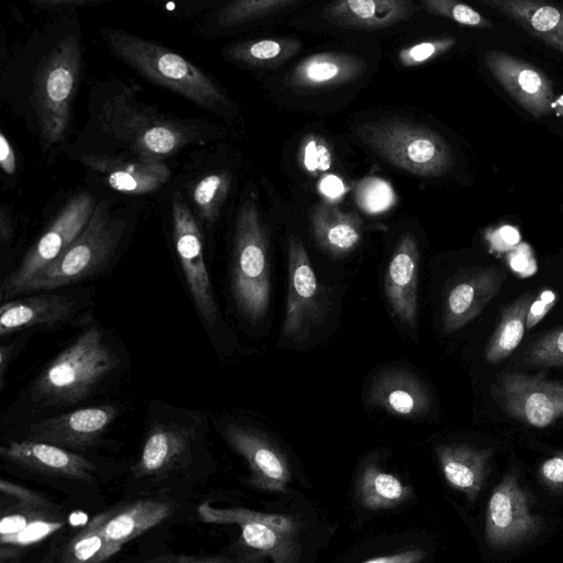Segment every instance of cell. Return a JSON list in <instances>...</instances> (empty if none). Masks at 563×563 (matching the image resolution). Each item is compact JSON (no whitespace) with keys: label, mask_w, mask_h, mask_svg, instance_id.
<instances>
[{"label":"cell","mask_w":563,"mask_h":563,"mask_svg":"<svg viewBox=\"0 0 563 563\" xmlns=\"http://www.w3.org/2000/svg\"><path fill=\"white\" fill-rule=\"evenodd\" d=\"M0 165L7 175L14 174L16 169L13 148L2 132L0 134Z\"/></svg>","instance_id":"f907efd6"},{"label":"cell","mask_w":563,"mask_h":563,"mask_svg":"<svg viewBox=\"0 0 563 563\" xmlns=\"http://www.w3.org/2000/svg\"><path fill=\"white\" fill-rule=\"evenodd\" d=\"M3 460L32 472L91 483L96 466L84 455L60 446L33 441H9L0 448Z\"/></svg>","instance_id":"ac0fdd59"},{"label":"cell","mask_w":563,"mask_h":563,"mask_svg":"<svg viewBox=\"0 0 563 563\" xmlns=\"http://www.w3.org/2000/svg\"><path fill=\"white\" fill-rule=\"evenodd\" d=\"M358 206L369 213L382 212L394 201L391 187L376 177L364 179L355 191Z\"/></svg>","instance_id":"f35d334b"},{"label":"cell","mask_w":563,"mask_h":563,"mask_svg":"<svg viewBox=\"0 0 563 563\" xmlns=\"http://www.w3.org/2000/svg\"><path fill=\"white\" fill-rule=\"evenodd\" d=\"M108 114L114 132L146 162H161L197 135L190 125L140 112L114 99L108 106Z\"/></svg>","instance_id":"30bf717a"},{"label":"cell","mask_w":563,"mask_h":563,"mask_svg":"<svg viewBox=\"0 0 563 563\" xmlns=\"http://www.w3.org/2000/svg\"><path fill=\"white\" fill-rule=\"evenodd\" d=\"M300 0H239L229 3L219 14L223 26H235L296 4Z\"/></svg>","instance_id":"e575fe53"},{"label":"cell","mask_w":563,"mask_h":563,"mask_svg":"<svg viewBox=\"0 0 563 563\" xmlns=\"http://www.w3.org/2000/svg\"><path fill=\"white\" fill-rule=\"evenodd\" d=\"M205 418L165 406L148 420L139 459L131 468L136 478L158 477L185 466L203 435Z\"/></svg>","instance_id":"52a82bcc"},{"label":"cell","mask_w":563,"mask_h":563,"mask_svg":"<svg viewBox=\"0 0 563 563\" xmlns=\"http://www.w3.org/2000/svg\"><path fill=\"white\" fill-rule=\"evenodd\" d=\"M13 298L1 306L0 336L38 325L55 324L75 311V301L65 294L33 292Z\"/></svg>","instance_id":"603a6c76"},{"label":"cell","mask_w":563,"mask_h":563,"mask_svg":"<svg viewBox=\"0 0 563 563\" xmlns=\"http://www.w3.org/2000/svg\"><path fill=\"white\" fill-rule=\"evenodd\" d=\"M302 164L310 172L325 170L331 166V154L325 144L310 136L301 150Z\"/></svg>","instance_id":"b9f144b4"},{"label":"cell","mask_w":563,"mask_h":563,"mask_svg":"<svg viewBox=\"0 0 563 563\" xmlns=\"http://www.w3.org/2000/svg\"><path fill=\"white\" fill-rule=\"evenodd\" d=\"M89 194L74 196L2 283L1 298H15L22 287L51 264L84 230L96 208Z\"/></svg>","instance_id":"9c48e42d"},{"label":"cell","mask_w":563,"mask_h":563,"mask_svg":"<svg viewBox=\"0 0 563 563\" xmlns=\"http://www.w3.org/2000/svg\"><path fill=\"white\" fill-rule=\"evenodd\" d=\"M90 168L104 175L108 185L125 194H148L161 188L169 178V169L162 162L122 161L107 155L81 158Z\"/></svg>","instance_id":"484cf974"},{"label":"cell","mask_w":563,"mask_h":563,"mask_svg":"<svg viewBox=\"0 0 563 563\" xmlns=\"http://www.w3.org/2000/svg\"><path fill=\"white\" fill-rule=\"evenodd\" d=\"M231 290L245 320L257 323L265 317L271 300L268 239L254 195L245 198L236 216Z\"/></svg>","instance_id":"3957f363"},{"label":"cell","mask_w":563,"mask_h":563,"mask_svg":"<svg viewBox=\"0 0 563 563\" xmlns=\"http://www.w3.org/2000/svg\"><path fill=\"white\" fill-rule=\"evenodd\" d=\"M225 442L246 461L250 483L262 490L285 494L291 479L284 452L261 431L238 423L222 427Z\"/></svg>","instance_id":"9a60e30c"},{"label":"cell","mask_w":563,"mask_h":563,"mask_svg":"<svg viewBox=\"0 0 563 563\" xmlns=\"http://www.w3.org/2000/svg\"><path fill=\"white\" fill-rule=\"evenodd\" d=\"M493 395L511 418L534 428H547L563 417V384L543 375L506 373Z\"/></svg>","instance_id":"7c38bea8"},{"label":"cell","mask_w":563,"mask_h":563,"mask_svg":"<svg viewBox=\"0 0 563 563\" xmlns=\"http://www.w3.org/2000/svg\"><path fill=\"white\" fill-rule=\"evenodd\" d=\"M63 518L56 511L46 514L31 521L19 533L1 538V556L16 553L19 547L30 545L51 536L63 526Z\"/></svg>","instance_id":"8d00e7d4"},{"label":"cell","mask_w":563,"mask_h":563,"mask_svg":"<svg viewBox=\"0 0 563 563\" xmlns=\"http://www.w3.org/2000/svg\"><path fill=\"white\" fill-rule=\"evenodd\" d=\"M230 186L231 175L228 172L211 173L196 184L192 199L199 217L207 224H212L218 218Z\"/></svg>","instance_id":"836d02e7"},{"label":"cell","mask_w":563,"mask_h":563,"mask_svg":"<svg viewBox=\"0 0 563 563\" xmlns=\"http://www.w3.org/2000/svg\"><path fill=\"white\" fill-rule=\"evenodd\" d=\"M141 563H235L224 556H201L187 554H161L142 561Z\"/></svg>","instance_id":"bcb514c9"},{"label":"cell","mask_w":563,"mask_h":563,"mask_svg":"<svg viewBox=\"0 0 563 563\" xmlns=\"http://www.w3.org/2000/svg\"><path fill=\"white\" fill-rule=\"evenodd\" d=\"M115 405L80 408L43 419L29 428V440L45 442L69 451H82L95 445L117 419Z\"/></svg>","instance_id":"2e32d148"},{"label":"cell","mask_w":563,"mask_h":563,"mask_svg":"<svg viewBox=\"0 0 563 563\" xmlns=\"http://www.w3.org/2000/svg\"><path fill=\"white\" fill-rule=\"evenodd\" d=\"M556 295L551 290H544L529 307L527 314V329L533 328L548 313L555 302Z\"/></svg>","instance_id":"f6af8a7d"},{"label":"cell","mask_w":563,"mask_h":563,"mask_svg":"<svg viewBox=\"0 0 563 563\" xmlns=\"http://www.w3.org/2000/svg\"><path fill=\"white\" fill-rule=\"evenodd\" d=\"M505 278L504 271L488 266L455 284L443 305V331L455 332L475 319L500 290Z\"/></svg>","instance_id":"44dd1931"},{"label":"cell","mask_w":563,"mask_h":563,"mask_svg":"<svg viewBox=\"0 0 563 563\" xmlns=\"http://www.w3.org/2000/svg\"><path fill=\"white\" fill-rule=\"evenodd\" d=\"M529 504V495L520 486L517 474H506L488 501L485 532L490 547L511 548L541 532L542 518L531 512Z\"/></svg>","instance_id":"5bb4252c"},{"label":"cell","mask_w":563,"mask_h":563,"mask_svg":"<svg viewBox=\"0 0 563 563\" xmlns=\"http://www.w3.org/2000/svg\"><path fill=\"white\" fill-rule=\"evenodd\" d=\"M0 490L1 495L12 499L14 505L36 508L53 507L43 495L4 478L0 482Z\"/></svg>","instance_id":"60d3db41"},{"label":"cell","mask_w":563,"mask_h":563,"mask_svg":"<svg viewBox=\"0 0 563 563\" xmlns=\"http://www.w3.org/2000/svg\"><path fill=\"white\" fill-rule=\"evenodd\" d=\"M532 36L563 54V7L539 0H482Z\"/></svg>","instance_id":"d4e9b609"},{"label":"cell","mask_w":563,"mask_h":563,"mask_svg":"<svg viewBox=\"0 0 563 563\" xmlns=\"http://www.w3.org/2000/svg\"><path fill=\"white\" fill-rule=\"evenodd\" d=\"M13 344H7L0 346V382L3 385L7 366L13 355Z\"/></svg>","instance_id":"f5cc1de1"},{"label":"cell","mask_w":563,"mask_h":563,"mask_svg":"<svg viewBox=\"0 0 563 563\" xmlns=\"http://www.w3.org/2000/svg\"><path fill=\"white\" fill-rule=\"evenodd\" d=\"M125 228V221L111 214L107 205L100 202L79 235L36 273L19 295L49 291L97 274L118 250Z\"/></svg>","instance_id":"277c9868"},{"label":"cell","mask_w":563,"mask_h":563,"mask_svg":"<svg viewBox=\"0 0 563 563\" xmlns=\"http://www.w3.org/2000/svg\"><path fill=\"white\" fill-rule=\"evenodd\" d=\"M80 71V46L76 36L59 41L40 62L33 78L32 100L41 144L48 148L60 141L69 125L70 106Z\"/></svg>","instance_id":"8992f818"},{"label":"cell","mask_w":563,"mask_h":563,"mask_svg":"<svg viewBox=\"0 0 563 563\" xmlns=\"http://www.w3.org/2000/svg\"><path fill=\"white\" fill-rule=\"evenodd\" d=\"M454 45L455 40L451 36L419 42L402 48L398 54V59L405 67L418 66L444 54Z\"/></svg>","instance_id":"ab89813d"},{"label":"cell","mask_w":563,"mask_h":563,"mask_svg":"<svg viewBox=\"0 0 563 563\" xmlns=\"http://www.w3.org/2000/svg\"><path fill=\"white\" fill-rule=\"evenodd\" d=\"M533 300L534 295L531 291L525 292L503 311L484 353L488 363L494 364L506 358L520 344L525 334L528 310Z\"/></svg>","instance_id":"4dcf8cb0"},{"label":"cell","mask_w":563,"mask_h":563,"mask_svg":"<svg viewBox=\"0 0 563 563\" xmlns=\"http://www.w3.org/2000/svg\"><path fill=\"white\" fill-rule=\"evenodd\" d=\"M175 511L172 501L159 498L140 499L114 510H108L102 532L118 553L129 541L166 520Z\"/></svg>","instance_id":"4316f807"},{"label":"cell","mask_w":563,"mask_h":563,"mask_svg":"<svg viewBox=\"0 0 563 563\" xmlns=\"http://www.w3.org/2000/svg\"><path fill=\"white\" fill-rule=\"evenodd\" d=\"M199 518L211 525H238L243 542L273 563H296L299 555L297 521L285 515L264 514L246 508H218L210 503L197 507Z\"/></svg>","instance_id":"ba28073f"},{"label":"cell","mask_w":563,"mask_h":563,"mask_svg":"<svg viewBox=\"0 0 563 563\" xmlns=\"http://www.w3.org/2000/svg\"><path fill=\"white\" fill-rule=\"evenodd\" d=\"M108 511L93 516L65 545L58 563H104L117 552L109 545L102 525Z\"/></svg>","instance_id":"1f68e13d"},{"label":"cell","mask_w":563,"mask_h":563,"mask_svg":"<svg viewBox=\"0 0 563 563\" xmlns=\"http://www.w3.org/2000/svg\"><path fill=\"white\" fill-rule=\"evenodd\" d=\"M172 219L176 252L187 288L201 318L212 327L218 321L219 310L205 261L202 235L179 192H175L173 198Z\"/></svg>","instance_id":"4fadbf2b"},{"label":"cell","mask_w":563,"mask_h":563,"mask_svg":"<svg viewBox=\"0 0 563 563\" xmlns=\"http://www.w3.org/2000/svg\"><path fill=\"white\" fill-rule=\"evenodd\" d=\"M426 553L420 549H410L389 555L369 559L363 563H420Z\"/></svg>","instance_id":"c3c4849f"},{"label":"cell","mask_w":563,"mask_h":563,"mask_svg":"<svg viewBox=\"0 0 563 563\" xmlns=\"http://www.w3.org/2000/svg\"><path fill=\"white\" fill-rule=\"evenodd\" d=\"M435 453L446 482L470 501L475 500L487 475L492 450L454 443L437 446Z\"/></svg>","instance_id":"83f0119b"},{"label":"cell","mask_w":563,"mask_h":563,"mask_svg":"<svg viewBox=\"0 0 563 563\" xmlns=\"http://www.w3.org/2000/svg\"><path fill=\"white\" fill-rule=\"evenodd\" d=\"M532 366H563V325L536 339L521 354Z\"/></svg>","instance_id":"d590c367"},{"label":"cell","mask_w":563,"mask_h":563,"mask_svg":"<svg viewBox=\"0 0 563 563\" xmlns=\"http://www.w3.org/2000/svg\"><path fill=\"white\" fill-rule=\"evenodd\" d=\"M418 7L410 0H338L322 15L333 25L354 30H380L410 19Z\"/></svg>","instance_id":"7402d4cb"},{"label":"cell","mask_w":563,"mask_h":563,"mask_svg":"<svg viewBox=\"0 0 563 563\" xmlns=\"http://www.w3.org/2000/svg\"><path fill=\"white\" fill-rule=\"evenodd\" d=\"M419 249L415 235L404 233L389 261L385 276V295L395 316L415 329L418 312Z\"/></svg>","instance_id":"ffe728a7"},{"label":"cell","mask_w":563,"mask_h":563,"mask_svg":"<svg viewBox=\"0 0 563 563\" xmlns=\"http://www.w3.org/2000/svg\"><path fill=\"white\" fill-rule=\"evenodd\" d=\"M288 294L283 334L292 341L307 340L328 310L325 289L319 284L302 242L288 240Z\"/></svg>","instance_id":"8fae6325"},{"label":"cell","mask_w":563,"mask_h":563,"mask_svg":"<svg viewBox=\"0 0 563 563\" xmlns=\"http://www.w3.org/2000/svg\"><path fill=\"white\" fill-rule=\"evenodd\" d=\"M11 232H12V229H11L10 221L7 218L4 211L1 210V216H0V236H1L2 243H4L7 240H9V238L11 236Z\"/></svg>","instance_id":"db71d44e"},{"label":"cell","mask_w":563,"mask_h":563,"mask_svg":"<svg viewBox=\"0 0 563 563\" xmlns=\"http://www.w3.org/2000/svg\"><path fill=\"white\" fill-rule=\"evenodd\" d=\"M120 364V356L102 331L91 327L80 333L37 376L31 394L46 407L82 401Z\"/></svg>","instance_id":"6da1fadb"},{"label":"cell","mask_w":563,"mask_h":563,"mask_svg":"<svg viewBox=\"0 0 563 563\" xmlns=\"http://www.w3.org/2000/svg\"><path fill=\"white\" fill-rule=\"evenodd\" d=\"M485 65L496 81L531 115L541 118L551 111L553 86L541 69L498 49L486 52Z\"/></svg>","instance_id":"e0dca14e"},{"label":"cell","mask_w":563,"mask_h":563,"mask_svg":"<svg viewBox=\"0 0 563 563\" xmlns=\"http://www.w3.org/2000/svg\"><path fill=\"white\" fill-rule=\"evenodd\" d=\"M422 7L429 13L450 19L459 24L492 29L493 24L474 8L452 0H423Z\"/></svg>","instance_id":"74e56055"},{"label":"cell","mask_w":563,"mask_h":563,"mask_svg":"<svg viewBox=\"0 0 563 563\" xmlns=\"http://www.w3.org/2000/svg\"><path fill=\"white\" fill-rule=\"evenodd\" d=\"M540 476L552 489H563V452L547 459L541 464Z\"/></svg>","instance_id":"ee69618b"},{"label":"cell","mask_w":563,"mask_h":563,"mask_svg":"<svg viewBox=\"0 0 563 563\" xmlns=\"http://www.w3.org/2000/svg\"><path fill=\"white\" fill-rule=\"evenodd\" d=\"M34 5H38L44 8L45 10H57V9H76L84 5L97 4L98 1H87V0H62V1H52V0H43L33 2Z\"/></svg>","instance_id":"816d5d0a"},{"label":"cell","mask_w":563,"mask_h":563,"mask_svg":"<svg viewBox=\"0 0 563 563\" xmlns=\"http://www.w3.org/2000/svg\"><path fill=\"white\" fill-rule=\"evenodd\" d=\"M101 34L112 52L146 79L206 110L220 112L228 107L218 84L177 53L125 31L107 27Z\"/></svg>","instance_id":"7a4b0ae2"},{"label":"cell","mask_w":563,"mask_h":563,"mask_svg":"<svg viewBox=\"0 0 563 563\" xmlns=\"http://www.w3.org/2000/svg\"><path fill=\"white\" fill-rule=\"evenodd\" d=\"M510 268L521 277L532 275L537 271V264L528 245L521 244L508 254Z\"/></svg>","instance_id":"7bdbcfd3"},{"label":"cell","mask_w":563,"mask_h":563,"mask_svg":"<svg viewBox=\"0 0 563 563\" xmlns=\"http://www.w3.org/2000/svg\"><path fill=\"white\" fill-rule=\"evenodd\" d=\"M411 488L376 464L365 465L356 483V496L367 510H386L406 503Z\"/></svg>","instance_id":"f546056e"},{"label":"cell","mask_w":563,"mask_h":563,"mask_svg":"<svg viewBox=\"0 0 563 563\" xmlns=\"http://www.w3.org/2000/svg\"><path fill=\"white\" fill-rule=\"evenodd\" d=\"M367 400L372 406L389 413L413 419L430 410L432 395L428 386L412 372L388 367L374 377Z\"/></svg>","instance_id":"d6986e66"},{"label":"cell","mask_w":563,"mask_h":563,"mask_svg":"<svg viewBox=\"0 0 563 563\" xmlns=\"http://www.w3.org/2000/svg\"><path fill=\"white\" fill-rule=\"evenodd\" d=\"M487 239L493 251L504 252L516 247L520 241V234L515 228L505 225Z\"/></svg>","instance_id":"7dc6e473"},{"label":"cell","mask_w":563,"mask_h":563,"mask_svg":"<svg viewBox=\"0 0 563 563\" xmlns=\"http://www.w3.org/2000/svg\"><path fill=\"white\" fill-rule=\"evenodd\" d=\"M358 56L325 52L302 59L289 74L287 85L295 90H317L351 82L365 70Z\"/></svg>","instance_id":"cb8c5ba5"},{"label":"cell","mask_w":563,"mask_h":563,"mask_svg":"<svg viewBox=\"0 0 563 563\" xmlns=\"http://www.w3.org/2000/svg\"><path fill=\"white\" fill-rule=\"evenodd\" d=\"M311 227L320 247L333 256L349 254L362 238L360 217L332 205H317L313 208Z\"/></svg>","instance_id":"f1b7e54d"},{"label":"cell","mask_w":563,"mask_h":563,"mask_svg":"<svg viewBox=\"0 0 563 563\" xmlns=\"http://www.w3.org/2000/svg\"><path fill=\"white\" fill-rule=\"evenodd\" d=\"M299 47L300 43L292 38H264L233 45L228 55L253 66H276L295 55Z\"/></svg>","instance_id":"d6a6232c"},{"label":"cell","mask_w":563,"mask_h":563,"mask_svg":"<svg viewBox=\"0 0 563 563\" xmlns=\"http://www.w3.org/2000/svg\"><path fill=\"white\" fill-rule=\"evenodd\" d=\"M319 189L328 199L335 200L344 194L345 187L335 175H327L320 180Z\"/></svg>","instance_id":"681fc988"},{"label":"cell","mask_w":563,"mask_h":563,"mask_svg":"<svg viewBox=\"0 0 563 563\" xmlns=\"http://www.w3.org/2000/svg\"><path fill=\"white\" fill-rule=\"evenodd\" d=\"M357 137L384 161L409 173L438 177L454 165L451 146L437 131L404 119L358 125Z\"/></svg>","instance_id":"5b68a950"}]
</instances>
